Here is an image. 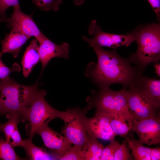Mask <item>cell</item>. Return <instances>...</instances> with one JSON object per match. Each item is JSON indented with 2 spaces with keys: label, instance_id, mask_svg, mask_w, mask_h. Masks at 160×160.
Segmentation results:
<instances>
[{
  "label": "cell",
  "instance_id": "obj_25",
  "mask_svg": "<svg viewBox=\"0 0 160 160\" xmlns=\"http://www.w3.org/2000/svg\"><path fill=\"white\" fill-rule=\"evenodd\" d=\"M120 144L117 141L112 140L108 145L104 146L100 160H113L115 154Z\"/></svg>",
  "mask_w": 160,
  "mask_h": 160
},
{
  "label": "cell",
  "instance_id": "obj_14",
  "mask_svg": "<svg viewBox=\"0 0 160 160\" xmlns=\"http://www.w3.org/2000/svg\"><path fill=\"white\" fill-rule=\"evenodd\" d=\"M31 37L14 30L6 35L5 39L1 42V49L0 57L5 53H11L14 58L17 57L22 46Z\"/></svg>",
  "mask_w": 160,
  "mask_h": 160
},
{
  "label": "cell",
  "instance_id": "obj_31",
  "mask_svg": "<svg viewBox=\"0 0 160 160\" xmlns=\"http://www.w3.org/2000/svg\"><path fill=\"white\" fill-rule=\"evenodd\" d=\"M151 160L160 159V148L157 147L151 148L150 152Z\"/></svg>",
  "mask_w": 160,
  "mask_h": 160
},
{
  "label": "cell",
  "instance_id": "obj_35",
  "mask_svg": "<svg viewBox=\"0 0 160 160\" xmlns=\"http://www.w3.org/2000/svg\"><path fill=\"white\" fill-rule=\"evenodd\" d=\"M2 132V129H1V127H0V132Z\"/></svg>",
  "mask_w": 160,
  "mask_h": 160
},
{
  "label": "cell",
  "instance_id": "obj_3",
  "mask_svg": "<svg viewBox=\"0 0 160 160\" xmlns=\"http://www.w3.org/2000/svg\"><path fill=\"white\" fill-rule=\"evenodd\" d=\"M36 83L30 86L19 84L9 77L0 80V92L5 116L12 114L21 117L38 88Z\"/></svg>",
  "mask_w": 160,
  "mask_h": 160
},
{
  "label": "cell",
  "instance_id": "obj_16",
  "mask_svg": "<svg viewBox=\"0 0 160 160\" xmlns=\"http://www.w3.org/2000/svg\"><path fill=\"white\" fill-rule=\"evenodd\" d=\"M133 85L139 88L155 103L160 105L159 79H151L141 75Z\"/></svg>",
  "mask_w": 160,
  "mask_h": 160
},
{
  "label": "cell",
  "instance_id": "obj_11",
  "mask_svg": "<svg viewBox=\"0 0 160 160\" xmlns=\"http://www.w3.org/2000/svg\"><path fill=\"white\" fill-rule=\"evenodd\" d=\"M40 136L44 145L51 150L55 159L63 155L71 147L72 144L64 136L50 128L48 125L40 127L35 131L34 135Z\"/></svg>",
  "mask_w": 160,
  "mask_h": 160
},
{
  "label": "cell",
  "instance_id": "obj_22",
  "mask_svg": "<svg viewBox=\"0 0 160 160\" xmlns=\"http://www.w3.org/2000/svg\"><path fill=\"white\" fill-rule=\"evenodd\" d=\"M14 148L2 137H0V159L2 160H23L15 152Z\"/></svg>",
  "mask_w": 160,
  "mask_h": 160
},
{
  "label": "cell",
  "instance_id": "obj_10",
  "mask_svg": "<svg viewBox=\"0 0 160 160\" xmlns=\"http://www.w3.org/2000/svg\"><path fill=\"white\" fill-rule=\"evenodd\" d=\"M133 121L130 130L137 134L141 143L148 145L160 143V115L141 121Z\"/></svg>",
  "mask_w": 160,
  "mask_h": 160
},
{
  "label": "cell",
  "instance_id": "obj_1",
  "mask_svg": "<svg viewBox=\"0 0 160 160\" xmlns=\"http://www.w3.org/2000/svg\"><path fill=\"white\" fill-rule=\"evenodd\" d=\"M92 47L96 54L97 61L89 64L86 73L100 88L109 87L114 84L129 88L142 75V71L133 67L129 60L120 56L115 51H107L95 46Z\"/></svg>",
  "mask_w": 160,
  "mask_h": 160
},
{
  "label": "cell",
  "instance_id": "obj_6",
  "mask_svg": "<svg viewBox=\"0 0 160 160\" xmlns=\"http://www.w3.org/2000/svg\"><path fill=\"white\" fill-rule=\"evenodd\" d=\"M86 113L78 108H70L63 111L60 119L65 124L61 133L73 145L83 149L87 139Z\"/></svg>",
  "mask_w": 160,
  "mask_h": 160
},
{
  "label": "cell",
  "instance_id": "obj_17",
  "mask_svg": "<svg viewBox=\"0 0 160 160\" xmlns=\"http://www.w3.org/2000/svg\"><path fill=\"white\" fill-rule=\"evenodd\" d=\"M40 60L38 41L33 39L27 47L21 63L23 75L25 78L31 73L33 67Z\"/></svg>",
  "mask_w": 160,
  "mask_h": 160
},
{
  "label": "cell",
  "instance_id": "obj_8",
  "mask_svg": "<svg viewBox=\"0 0 160 160\" xmlns=\"http://www.w3.org/2000/svg\"><path fill=\"white\" fill-rule=\"evenodd\" d=\"M88 32L89 35H94L92 38L89 39L85 36H82V38L88 43L91 47H106L114 49L122 46L128 47L135 41V39L132 33L124 35L104 32L97 24L95 20H93L91 22Z\"/></svg>",
  "mask_w": 160,
  "mask_h": 160
},
{
  "label": "cell",
  "instance_id": "obj_9",
  "mask_svg": "<svg viewBox=\"0 0 160 160\" xmlns=\"http://www.w3.org/2000/svg\"><path fill=\"white\" fill-rule=\"evenodd\" d=\"M13 7V13L5 20L8 28L31 37L33 36L37 40L45 36L33 21L32 15L24 14L21 10L19 4Z\"/></svg>",
  "mask_w": 160,
  "mask_h": 160
},
{
  "label": "cell",
  "instance_id": "obj_29",
  "mask_svg": "<svg viewBox=\"0 0 160 160\" xmlns=\"http://www.w3.org/2000/svg\"><path fill=\"white\" fill-rule=\"evenodd\" d=\"M23 142L24 140L22 139L17 127L14 129L11 136L9 143L12 147L14 148L18 146L21 147Z\"/></svg>",
  "mask_w": 160,
  "mask_h": 160
},
{
  "label": "cell",
  "instance_id": "obj_13",
  "mask_svg": "<svg viewBox=\"0 0 160 160\" xmlns=\"http://www.w3.org/2000/svg\"><path fill=\"white\" fill-rule=\"evenodd\" d=\"M37 40L39 44V52L42 66V73L52 58L55 57L68 58L69 47L68 43L63 42L61 45H57L45 36Z\"/></svg>",
  "mask_w": 160,
  "mask_h": 160
},
{
  "label": "cell",
  "instance_id": "obj_19",
  "mask_svg": "<svg viewBox=\"0 0 160 160\" xmlns=\"http://www.w3.org/2000/svg\"><path fill=\"white\" fill-rule=\"evenodd\" d=\"M83 149L85 160H100L104 146L97 140L88 135Z\"/></svg>",
  "mask_w": 160,
  "mask_h": 160
},
{
  "label": "cell",
  "instance_id": "obj_20",
  "mask_svg": "<svg viewBox=\"0 0 160 160\" xmlns=\"http://www.w3.org/2000/svg\"><path fill=\"white\" fill-rule=\"evenodd\" d=\"M125 142L129 149L131 150L135 160H151V148L144 146L138 140L131 137H127Z\"/></svg>",
  "mask_w": 160,
  "mask_h": 160
},
{
  "label": "cell",
  "instance_id": "obj_15",
  "mask_svg": "<svg viewBox=\"0 0 160 160\" xmlns=\"http://www.w3.org/2000/svg\"><path fill=\"white\" fill-rule=\"evenodd\" d=\"M114 133L121 137L126 136L132 127L134 121L130 115L123 112H115L107 114Z\"/></svg>",
  "mask_w": 160,
  "mask_h": 160
},
{
  "label": "cell",
  "instance_id": "obj_24",
  "mask_svg": "<svg viewBox=\"0 0 160 160\" xmlns=\"http://www.w3.org/2000/svg\"><path fill=\"white\" fill-rule=\"evenodd\" d=\"M62 2V0H33L32 1L37 7L44 11L51 9L57 11Z\"/></svg>",
  "mask_w": 160,
  "mask_h": 160
},
{
  "label": "cell",
  "instance_id": "obj_7",
  "mask_svg": "<svg viewBox=\"0 0 160 160\" xmlns=\"http://www.w3.org/2000/svg\"><path fill=\"white\" fill-rule=\"evenodd\" d=\"M127 106L133 120L141 121L160 115V105L133 85L127 90Z\"/></svg>",
  "mask_w": 160,
  "mask_h": 160
},
{
  "label": "cell",
  "instance_id": "obj_21",
  "mask_svg": "<svg viewBox=\"0 0 160 160\" xmlns=\"http://www.w3.org/2000/svg\"><path fill=\"white\" fill-rule=\"evenodd\" d=\"M8 121L4 124L0 123V127L3 132L6 140L9 143L11 136L15 128L21 121H22L20 115L18 113H14L11 115L8 118Z\"/></svg>",
  "mask_w": 160,
  "mask_h": 160
},
{
  "label": "cell",
  "instance_id": "obj_26",
  "mask_svg": "<svg viewBox=\"0 0 160 160\" xmlns=\"http://www.w3.org/2000/svg\"><path fill=\"white\" fill-rule=\"evenodd\" d=\"M129 148L125 141L119 145L114 155L113 160H133Z\"/></svg>",
  "mask_w": 160,
  "mask_h": 160
},
{
  "label": "cell",
  "instance_id": "obj_18",
  "mask_svg": "<svg viewBox=\"0 0 160 160\" xmlns=\"http://www.w3.org/2000/svg\"><path fill=\"white\" fill-rule=\"evenodd\" d=\"M32 138L24 140L21 147L25 149L28 159L31 160L55 159L53 156L48 153L46 150L35 145L33 143Z\"/></svg>",
  "mask_w": 160,
  "mask_h": 160
},
{
  "label": "cell",
  "instance_id": "obj_4",
  "mask_svg": "<svg viewBox=\"0 0 160 160\" xmlns=\"http://www.w3.org/2000/svg\"><path fill=\"white\" fill-rule=\"evenodd\" d=\"M46 95L45 90L37 88L22 115V121L29 122L26 127L29 138L32 139L37 129L48 125L51 120L60 119L62 116L63 111L54 108L46 100Z\"/></svg>",
  "mask_w": 160,
  "mask_h": 160
},
{
  "label": "cell",
  "instance_id": "obj_34",
  "mask_svg": "<svg viewBox=\"0 0 160 160\" xmlns=\"http://www.w3.org/2000/svg\"><path fill=\"white\" fill-rule=\"evenodd\" d=\"M74 4L76 6H80L82 4L84 0H73Z\"/></svg>",
  "mask_w": 160,
  "mask_h": 160
},
{
  "label": "cell",
  "instance_id": "obj_28",
  "mask_svg": "<svg viewBox=\"0 0 160 160\" xmlns=\"http://www.w3.org/2000/svg\"><path fill=\"white\" fill-rule=\"evenodd\" d=\"M19 0H0V21H5V12L9 7L19 4Z\"/></svg>",
  "mask_w": 160,
  "mask_h": 160
},
{
  "label": "cell",
  "instance_id": "obj_23",
  "mask_svg": "<svg viewBox=\"0 0 160 160\" xmlns=\"http://www.w3.org/2000/svg\"><path fill=\"white\" fill-rule=\"evenodd\" d=\"M60 160H85L83 149L73 145L63 155L58 157Z\"/></svg>",
  "mask_w": 160,
  "mask_h": 160
},
{
  "label": "cell",
  "instance_id": "obj_2",
  "mask_svg": "<svg viewBox=\"0 0 160 160\" xmlns=\"http://www.w3.org/2000/svg\"><path fill=\"white\" fill-rule=\"evenodd\" d=\"M132 33L135 37L137 49L129 61L143 71L150 64L157 63L160 60V24H151Z\"/></svg>",
  "mask_w": 160,
  "mask_h": 160
},
{
  "label": "cell",
  "instance_id": "obj_32",
  "mask_svg": "<svg viewBox=\"0 0 160 160\" xmlns=\"http://www.w3.org/2000/svg\"><path fill=\"white\" fill-rule=\"evenodd\" d=\"M5 112L1 101L0 92V116H5Z\"/></svg>",
  "mask_w": 160,
  "mask_h": 160
},
{
  "label": "cell",
  "instance_id": "obj_12",
  "mask_svg": "<svg viewBox=\"0 0 160 160\" xmlns=\"http://www.w3.org/2000/svg\"><path fill=\"white\" fill-rule=\"evenodd\" d=\"M87 123L88 135L97 139L114 140L116 135L111 127L107 114L96 111L93 117L87 118Z\"/></svg>",
  "mask_w": 160,
  "mask_h": 160
},
{
  "label": "cell",
  "instance_id": "obj_5",
  "mask_svg": "<svg viewBox=\"0 0 160 160\" xmlns=\"http://www.w3.org/2000/svg\"><path fill=\"white\" fill-rule=\"evenodd\" d=\"M127 98L126 88L119 91L112 90L109 87L101 88L98 91H92L91 96L87 98V105L83 110L87 113L94 108L96 112L106 114L115 112H123L130 114Z\"/></svg>",
  "mask_w": 160,
  "mask_h": 160
},
{
  "label": "cell",
  "instance_id": "obj_33",
  "mask_svg": "<svg viewBox=\"0 0 160 160\" xmlns=\"http://www.w3.org/2000/svg\"><path fill=\"white\" fill-rule=\"evenodd\" d=\"M154 67L155 68L156 73L158 76L160 77V64L159 63H156L154 65Z\"/></svg>",
  "mask_w": 160,
  "mask_h": 160
},
{
  "label": "cell",
  "instance_id": "obj_30",
  "mask_svg": "<svg viewBox=\"0 0 160 160\" xmlns=\"http://www.w3.org/2000/svg\"><path fill=\"white\" fill-rule=\"evenodd\" d=\"M156 14L157 19L160 20V0H147Z\"/></svg>",
  "mask_w": 160,
  "mask_h": 160
},
{
  "label": "cell",
  "instance_id": "obj_27",
  "mask_svg": "<svg viewBox=\"0 0 160 160\" xmlns=\"http://www.w3.org/2000/svg\"><path fill=\"white\" fill-rule=\"evenodd\" d=\"M0 57V80H2L9 77V74L12 72H20L21 67L17 63H15L11 68L7 67L3 62Z\"/></svg>",
  "mask_w": 160,
  "mask_h": 160
}]
</instances>
